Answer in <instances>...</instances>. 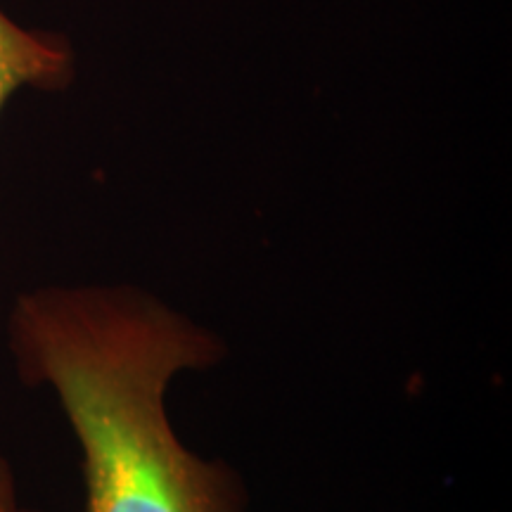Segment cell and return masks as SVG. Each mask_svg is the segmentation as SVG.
<instances>
[{
    "mask_svg": "<svg viewBox=\"0 0 512 512\" xmlns=\"http://www.w3.org/2000/svg\"><path fill=\"white\" fill-rule=\"evenodd\" d=\"M72 74V55L60 38L17 27L0 10V112L19 88H60Z\"/></svg>",
    "mask_w": 512,
    "mask_h": 512,
    "instance_id": "cell-2",
    "label": "cell"
},
{
    "mask_svg": "<svg viewBox=\"0 0 512 512\" xmlns=\"http://www.w3.org/2000/svg\"><path fill=\"white\" fill-rule=\"evenodd\" d=\"M0 512H22L17 503V486L8 460L0 456Z\"/></svg>",
    "mask_w": 512,
    "mask_h": 512,
    "instance_id": "cell-3",
    "label": "cell"
},
{
    "mask_svg": "<svg viewBox=\"0 0 512 512\" xmlns=\"http://www.w3.org/2000/svg\"><path fill=\"white\" fill-rule=\"evenodd\" d=\"M10 349L72 425L86 512L245 510L238 479L190 453L166 415L171 380L219 358L183 313L128 287H41L17 297Z\"/></svg>",
    "mask_w": 512,
    "mask_h": 512,
    "instance_id": "cell-1",
    "label": "cell"
}]
</instances>
